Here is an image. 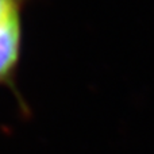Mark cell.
<instances>
[{"label": "cell", "instance_id": "cell-1", "mask_svg": "<svg viewBox=\"0 0 154 154\" xmlns=\"http://www.w3.org/2000/svg\"><path fill=\"white\" fill-rule=\"evenodd\" d=\"M20 12L0 24V80L10 76L20 49Z\"/></svg>", "mask_w": 154, "mask_h": 154}, {"label": "cell", "instance_id": "cell-2", "mask_svg": "<svg viewBox=\"0 0 154 154\" xmlns=\"http://www.w3.org/2000/svg\"><path fill=\"white\" fill-rule=\"evenodd\" d=\"M18 12H20L19 0H0V24Z\"/></svg>", "mask_w": 154, "mask_h": 154}]
</instances>
